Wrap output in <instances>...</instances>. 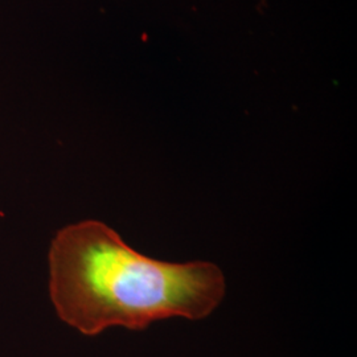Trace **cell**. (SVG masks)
<instances>
[{
    "label": "cell",
    "mask_w": 357,
    "mask_h": 357,
    "mask_svg": "<svg viewBox=\"0 0 357 357\" xmlns=\"http://www.w3.org/2000/svg\"><path fill=\"white\" fill-rule=\"evenodd\" d=\"M48 261L56 314L86 336L114 327L143 331L172 318L204 319L225 295V278L216 265L146 257L96 220L59 230Z\"/></svg>",
    "instance_id": "6da1fadb"
}]
</instances>
